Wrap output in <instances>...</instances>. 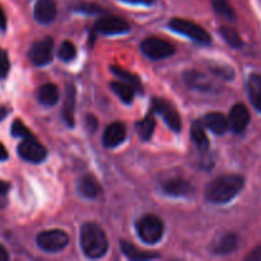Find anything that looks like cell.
Listing matches in <instances>:
<instances>
[{
  "label": "cell",
  "instance_id": "obj_1",
  "mask_svg": "<svg viewBox=\"0 0 261 261\" xmlns=\"http://www.w3.org/2000/svg\"><path fill=\"white\" fill-rule=\"evenodd\" d=\"M244 186L245 178L241 175L228 173L219 176L208 184L205 189V198L213 204H226L236 198Z\"/></svg>",
  "mask_w": 261,
  "mask_h": 261
},
{
  "label": "cell",
  "instance_id": "obj_2",
  "mask_svg": "<svg viewBox=\"0 0 261 261\" xmlns=\"http://www.w3.org/2000/svg\"><path fill=\"white\" fill-rule=\"evenodd\" d=\"M81 247L89 259H99L109 249L106 233L96 223H86L81 228Z\"/></svg>",
  "mask_w": 261,
  "mask_h": 261
},
{
  "label": "cell",
  "instance_id": "obj_3",
  "mask_svg": "<svg viewBox=\"0 0 261 261\" xmlns=\"http://www.w3.org/2000/svg\"><path fill=\"white\" fill-rule=\"evenodd\" d=\"M137 232L139 239L145 244H157L161 241L165 232V226H163L162 219L158 218L153 214H147L142 218L138 219L137 222Z\"/></svg>",
  "mask_w": 261,
  "mask_h": 261
},
{
  "label": "cell",
  "instance_id": "obj_4",
  "mask_svg": "<svg viewBox=\"0 0 261 261\" xmlns=\"http://www.w3.org/2000/svg\"><path fill=\"white\" fill-rule=\"evenodd\" d=\"M170 28L175 31L176 33L186 36L190 40L195 42L201 43V45H209L212 42V37L203 27H200L196 23L190 22V20L181 19V18H173L170 22Z\"/></svg>",
  "mask_w": 261,
  "mask_h": 261
},
{
  "label": "cell",
  "instance_id": "obj_5",
  "mask_svg": "<svg viewBox=\"0 0 261 261\" xmlns=\"http://www.w3.org/2000/svg\"><path fill=\"white\" fill-rule=\"evenodd\" d=\"M143 54L152 60H161V59L170 58L175 54V46L168 41L158 37H148L140 43Z\"/></svg>",
  "mask_w": 261,
  "mask_h": 261
},
{
  "label": "cell",
  "instance_id": "obj_6",
  "mask_svg": "<svg viewBox=\"0 0 261 261\" xmlns=\"http://www.w3.org/2000/svg\"><path fill=\"white\" fill-rule=\"evenodd\" d=\"M37 245L47 252H58L69 245V236L61 229H48L37 236Z\"/></svg>",
  "mask_w": 261,
  "mask_h": 261
},
{
  "label": "cell",
  "instance_id": "obj_7",
  "mask_svg": "<svg viewBox=\"0 0 261 261\" xmlns=\"http://www.w3.org/2000/svg\"><path fill=\"white\" fill-rule=\"evenodd\" d=\"M17 152L22 160L31 163H40L47 157V150L35 138L23 139L17 148Z\"/></svg>",
  "mask_w": 261,
  "mask_h": 261
},
{
  "label": "cell",
  "instance_id": "obj_8",
  "mask_svg": "<svg viewBox=\"0 0 261 261\" xmlns=\"http://www.w3.org/2000/svg\"><path fill=\"white\" fill-rule=\"evenodd\" d=\"M152 110L162 116L166 124L168 125V127H171L173 132H180L181 126H182L181 117L170 102L166 101L165 98H158L157 97L152 101Z\"/></svg>",
  "mask_w": 261,
  "mask_h": 261
},
{
  "label": "cell",
  "instance_id": "obj_9",
  "mask_svg": "<svg viewBox=\"0 0 261 261\" xmlns=\"http://www.w3.org/2000/svg\"><path fill=\"white\" fill-rule=\"evenodd\" d=\"M54 53V40L51 37H45L43 40L37 41L32 45L28 58L35 65L43 66L47 65L53 60Z\"/></svg>",
  "mask_w": 261,
  "mask_h": 261
},
{
  "label": "cell",
  "instance_id": "obj_10",
  "mask_svg": "<svg viewBox=\"0 0 261 261\" xmlns=\"http://www.w3.org/2000/svg\"><path fill=\"white\" fill-rule=\"evenodd\" d=\"M97 32L102 35H122L130 31L129 23L120 17H102L94 24Z\"/></svg>",
  "mask_w": 261,
  "mask_h": 261
},
{
  "label": "cell",
  "instance_id": "obj_11",
  "mask_svg": "<svg viewBox=\"0 0 261 261\" xmlns=\"http://www.w3.org/2000/svg\"><path fill=\"white\" fill-rule=\"evenodd\" d=\"M184 81L191 89H196V91L204 92V93H212V92L218 91V86L209 76L196 70L185 71Z\"/></svg>",
  "mask_w": 261,
  "mask_h": 261
},
{
  "label": "cell",
  "instance_id": "obj_12",
  "mask_svg": "<svg viewBox=\"0 0 261 261\" xmlns=\"http://www.w3.org/2000/svg\"><path fill=\"white\" fill-rule=\"evenodd\" d=\"M228 124L229 129L236 134H241L246 130L250 124V112L245 105L237 103L232 107L229 111Z\"/></svg>",
  "mask_w": 261,
  "mask_h": 261
},
{
  "label": "cell",
  "instance_id": "obj_13",
  "mask_svg": "<svg viewBox=\"0 0 261 261\" xmlns=\"http://www.w3.org/2000/svg\"><path fill=\"white\" fill-rule=\"evenodd\" d=\"M58 13L56 3L54 0H37L33 9L35 19L41 24H48L53 22Z\"/></svg>",
  "mask_w": 261,
  "mask_h": 261
},
{
  "label": "cell",
  "instance_id": "obj_14",
  "mask_svg": "<svg viewBox=\"0 0 261 261\" xmlns=\"http://www.w3.org/2000/svg\"><path fill=\"white\" fill-rule=\"evenodd\" d=\"M126 138V127L122 122H112L103 133V144L106 148H116Z\"/></svg>",
  "mask_w": 261,
  "mask_h": 261
},
{
  "label": "cell",
  "instance_id": "obj_15",
  "mask_svg": "<svg viewBox=\"0 0 261 261\" xmlns=\"http://www.w3.org/2000/svg\"><path fill=\"white\" fill-rule=\"evenodd\" d=\"M162 191L168 196L180 198V196L190 195L191 191H193V186L189 181L184 180V178L173 177L163 182Z\"/></svg>",
  "mask_w": 261,
  "mask_h": 261
},
{
  "label": "cell",
  "instance_id": "obj_16",
  "mask_svg": "<svg viewBox=\"0 0 261 261\" xmlns=\"http://www.w3.org/2000/svg\"><path fill=\"white\" fill-rule=\"evenodd\" d=\"M239 247V236L236 233H224L214 242L212 251L216 255H227L233 252Z\"/></svg>",
  "mask_w": 261,
  "mask_h": 261
},
{
  "label": "cell",
  "instance_id": "obj_17",
  "mask_svg": "<svg viewBox=\"0 0 261 261\" xmlns=\"http://www.w3.org/2000/svg\"><path fill=\"white\" fill-rule=\"evenodd\" d=\"M203 121L204 126L208 127L209 130H212L217 135L224 134L229 129L228 119L223 114H221V112H211V114H206L204 116Z\"/></svg>",
  "mask_w": 261,
  "mask_h": 261
},
{
  "label": "cell",
  "instance_id": "obj_18",
  "mask_svg": "<svg viewBox=\"0 0 261 261\" xmlns=\"http://www.w3.org/2000/svg\"><path fill=\"white\" fill-rule=\"evenodd\" d=\"M74 111H75V89L73 86L66 87L63 103V117L66 125L74 126Z\"/></svg>",
  "mask_w": 261,
  "mask_h": 261
},
{
  "label": "cell",
  "instance_id": "obj_19",
  "mask_svg": "<svg viewBox=\"0 0 261 261\" xmlns=\"http://www.w3.org/2000/svg\"><path fill=\"white\" fill-rule=\"evenodd\" d=\"M59 96H60L59 88L53 83H46L37 89L38 102L46 107H51L58 103Z\"/></svg>",
  "mask_w": 261,
  "mask_h": 261
},
{
  "label": "cell",
  "instance_id": "obj_20",
  "mask_svg": "<svg viewBox=\"0 0 261 261\" xmlns=\"http://www.w3.org/2000/svg\"><path fill=\"white\" fill-rule=\"evenodd\" d=\"M247 94L252 106L261 114V75L251 74L247 81Z\"/></svg>",
  "mask_w": 261,
  "mask_h": 261
},
{
  "label": "cell",
  "instance_id": "obj_21",
  "mask_svg": "<svg viewBox=\"0 0 261 261\" xmlns=\"http://www.w3.org/2000/svg\"><path fill=\"white\" fill-rule=\"evenodd\" d=\"M78 191L82 196L87 199H94L101 193V186L96 178L91 175L83 176L78 181Z\"/></svg>",
  "mask_w": 261,
  "mask_h": 261
},
{
  "label": "cell",
  "instance_id": "obj_22",
  "mask_svg": "<svg viewBox=\"0 0 261 261\" xmlns=\"http://www.w3.org/2000/svg\"><path fill=\"white\" fill-rule=\"evenodd\" d=\"M120 246H121V250L125 254V256L129 257L130 260H150V259H157V257H160V255L158 254H153V252H148V251H144V250L138 249L135 245L130 244V242H126V241H121Z\"/></svg>",
  "mask_w": 261,
  "mask_h": 261
},
{
  "label": "cell",
  "instance_id": "obj_23",
  "mask_svg": "<svg viewBox=\"0 0 261 261\" xmlns=\"http://www.w3.org/2000/svg\"><path fill=\"white\" fill-rule=\"evenodd\" d=\"M110 87H111L112 91L117 94V97H119L124 103H133L135 96V88L132 84L126 83V82H111Z\"/></svg>",
  "mask_w": 261,
  "mask_h": 261
},
{
  "label": "cell",
  "instance_id": "obj_24",
  "mask_svg": "<svg viewBox=\"0 0 261 261\" xmlns=\"http://www.w3.org/2000/svg\"><path fill=\"white\" fill-rule=\"evenodd\" d=\"M191 139L200 150H206L209 148V139L205 133V127L201 121H194L191 125Z\"/></svg>",
  "mask_w": 261,
  "mask_h": 261
},
{
  "label": "cell",
  "instance_id": "obj_25",
  "mask_svg": "<svg viewBox=\"0 0 261 261\" xmlns=\"http://www.w3.org/2000/svg\"><path fill=\"white\" fill-rule=\"evenodd\" d=\"M155 127V120L153 114H148L142 121L137 122V132L140 139L149 140L152 138L153 133H154Z\"/></svg>",
  "mask_w": 261,
  "mask_h": 261
},
{
  "label": "cell",
  "instance_id": "obj_26",
  "mask_svg": "<svg viewBox=\"0 0 261 261\" xmlns=\"http://www.w3.org/2000/svg\"><path fill=\"white\" fill-rule=\"evenodd\" d=\"M219 33H221L222 37L224 38V41H226L231 47L241 48L242 46H244V41H242V38L240 37L237 31L233 30V28L221 27L219 28Z\"/></svg>",
  "mask_w": 261,
  "mask_h": 261
},
{
  "label": "cell",
  "instance_id": "obj_27",
  "mask_svg": "<svg viewBox=\"0 0 261 261\" xmlns=\"http://www.w3.org/2000/svg\"><path fill=\"white\" fill-rule=\"evenodd\" d=\"M212 5H213V9L217 14L226 18V19L234 20L236 14H234L233 8L231 7L228 0H212Z\"/></svg>",
  "mask_w": 261,
  "mask_h": 261
},
{
  "label": "cell",
  "instance_id": "obj_28",
  "mask_svg": "<svg viewBox=\"0 0 261 261\" xmlns=\"http://www.w3.org/2000/svg\"><path fill=\"white\" fill-rule=\"evenodd\" d=\"M111 70L115 75L119 76V78H121L122 81H125L126 83L132 84V86L135 88V91H138V92L142 91V83H140L139 78H138L137 75L132 74L130 71L125 70V69L120 68V66H112Z\"/></svg>",
  "mask_w": 261,
  "mask_h": 261
},
{
  "label": "cell",
  "instance_id": "obj_29",
  "mask_svg": "<svg viewBox=\"0 0 261 261\" xmlns=\"http://www.w3.org/2000/svg\"><path fill=\"white\" fill-rule=\"evenodd\" d=\"M58 54L61 60L65 61V63H69V61H71L76 56V48L73 42H70V41H64L60 45V47H59Z\"/></svg>",
  "mask_w": 261,
  "mask_h": 261
},
{
  "label": "cell",
  "instance_id": "obj_30",
  "mask_svg": "<svg viewBox=\"0 0 261 261\" xmlns=\"http://www.w3.org/2000/svg\"><path fill=\"white\" fill-rule=\"evenodd\" d=\"M209 69H211V71H213L214 75L224 79V81H232L234 78V70L231 66L222 65V64H212Z\"/></svg>",
  "mask_w": 261,
  "mask_h": 261
},
{
  "label": "cell",
  "instance_id": "obj_31",
  "mask_svg": "<svg viewBox=\"0 0 261 261\" xmlns=\"http://www.w3.org/2000/svg\"><path fill=\"white\" fill-rule=\"evenodd\" d=\"M12 135L15 138H20V139H30V138H35L31 130L23 124L20 120H15L12 124Z\"/></svg>",
  "mask_w": 261,
  "mask_h": 261
},
{
  "label": "cell",
  "instance_id": "obj_32",
  "mask_svg": "<svg viewBox=\"0 0 261 261\" xmlns=\"http://www.w3.org/2000/svg\"><path fill=\"white\" fill-rule=\"evenodd\" d=\"M75 9L78 12L84 13V14H97V13L101 12V8L96 4H92V3H81L79 5H76Z\"/></svg>",
  "mask_w": 261,
  "mask_h": 261
},
{
  "label": "cell",
  "instance_id": "obj_33",
  "mask_svg": "<svg viewBox=\"0 0 261 261\" xmlns=\"http://www.w3.org/2000/svg\"><path fill=\"white\" fill-rule=\"evenodd\" d=\"M10 185L4 180H0V209H4L8 205V193Z\"/></svg>",
  "mask_w": 261,
  "mask_h": 261
},
{
  "label": "cell",
  "instance_id": "obj_34",
  "mask_svg": "<svg viewBox=\"0 0 261 261\" xmlns=\"http://www.w3.org/2000/svg\"><path fill=\"white\" fill-rule=\"evenodd\" d=\"M9 69H10V63H9V58H8L7 51L0 48V74H2V78L7 75Z\"/></svg>",
  "mask_w": 261,
  "mask_h": 261
},
{
  "label": "cell",
  "instance_id": "obj_35",
  "mask_svg": "<svg viewBox=\"0 0 261 261\" xmlns=\"http://www.w3.org/2000/svg\"><path fill=\"white\" fill-rule=\"evenodd\" d=\"M246 260L249 261H260L261 260V245L255 247L251 252L246 256Z\"/></svg>",
  "mask_w": 261,
  "mask_h": 261
},
{
  "label": "cell",
  "instance_id": "obj_36",
  "mask_svg": "<svg viewBox=\"0 0 261 261\" xmlns=\"http://www.w3.org/2000/svg\"><path fill=\"white\" fill-rule=\"evenodd\" d=\"M5 27H7V15H5L3 7L0 5V30L4 31Z\"/></svg>",
  "mask_w": 261,
  "mask_h": 261
},
{
  "label": "cell",
  "instance_id": "obj_37",
  "mask_svg": "<svg viewBox=\"0 0 261 261\" xmlns=\"http://www.w3.org/2000/svg\"><path fill=\"white\" fill-rule=\"evenodd\" d=\"M86 122H87V124H88V127H89V129H91V132H94V130H96V127H97V120H96V117H93V116H87Z\"/></svg>",
  "mask_w": 261,
  "mask_h": 261
},
{
  "label": "cell",
  "instance_id": "obj_38",
  "mask_svg": "<svg viewBox=\"0 0 261 261\" xmlns=\"http://www.w3.org/2000/svg\"><path fill=\"white\" fill-rule=\"evenodd\" d=\"M125 3H129V4H142V5H150L153 4L154 0H122Z\"/></svg>",
  "mask_w": 261,
  "mask_h": 261
},
{
  "label": "cell",
  "instance_id": "obj_39",
  "mask_svg": "<svg viewBox=\"0 0 261 261\" xmlns=\"http://www.w3.org/2000/svg\"><path fill=\"white\" fill-rule=\"evenodd\" d=\"M8 259H9V254H8L7 249L0 245V261H7Z\"/></svg>",
  "mask_w": 261,
  "mask_h": 261
},
{
  "label": "cell",
  "instance_id": "obj_40",
  "mask_svg": "<svg viewBox=\"0 0 261 261\" xmlns=\"http://www.w3.org/2000/svg\"><path fill=\"white\" fill-rule=\"evenodd\" d=\"M8 158V152L4 145L0 143V161H5Z\"/></svg>",
  "mask_w": 261,
  "mask_h": 261
},
{
  "label": "cell",
  "instance_id": "obj_41",
  "mask_svg": "<svg viewBox=\"0 0 261 261\" xmlns=\"http://www.w3.org/2000/svg\"><path fill=\"white\" fill-rule=\"evenodd\" d=\"M8 114H9V110L4 106H0V121H3L8 116Z\"/></svg>",
  "mask_w": 261,
  "mask_h": 261
},
{
  "label": "cell",
  "instance_id": "obj_42",
  "mask_svg": "<svg viewBox=\"0 0 261 261\" xmlns=\"http://www.w3.org/2000/svg\"><path fill=\"white\" fill-rule=\"evenodd\" d=\"M0 78H2V74H0Z\"/></svg>",
  "mask_w": 261,
  "mask_h": 261
},
{
  "label": "cell",
  "instance_id": "obj_43",
  "mask_svg": "<svg viewBox=\"0 0 261 261\" xmlns=\"http://www.w3.org/2000/svg\"><path fill=\"white\" fill-rule=\"evenodd\" d=\"M260 2H261V0H260Z\"/></svg>",
  "mask_w": 261,
  "mask_h": 261
}]
</instances>
